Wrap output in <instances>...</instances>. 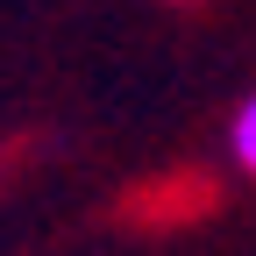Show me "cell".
Instances as JSON below:
<instances>
[{"label": "cell", "instance_id": "obj_1", "mask_svg": "<svg viewBox=\"0 0 256 256\" xmlns=\"http://www.w3.org/2000/svg\"><path fill=\"white\" fill-rule=\"evenodd\" d=\"M228 150H235V164L256 178V92L235 107V121H228Z\"/></svg>", "mask_w": 256, "mask_h": 256}]
</instances>
